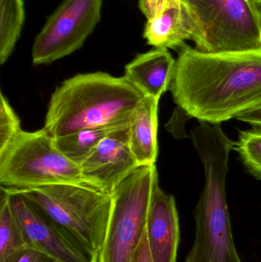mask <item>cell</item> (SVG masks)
Segmentation results:
<instances>
[{
    "mask_svg": "<svg viewBox=\"0 0 261 262\" xmlns=\"http://www.w3.org/2000/svg\"><path fill=\"white\" fill-rule=\"evenodd\" d=\"M170 91L178 109L221 124L261 107V50L204 53L179 50Z\"/></svg>",
    "mask_w": 261,
    "mask_h": 262,
    "instance_id": "cell-1",
    "label": "cell"
},
{
    "mask_svg": "<svg viewBox=\"0 0 261 262\" xmlns=\"http://www.w3.org/2000/svg\"><path fill=\"white\" fill-rule=\"evenodd\" d=\"M191 135L203 164L205 185L196 209V238L185 262H242L233 240L225 190L235 142L219 124H201Z\"/></svg>",
    "mask_w": 261,
    "mask_h": 262,
    "instance_id": "cell-2",
    "label": "cell"
},
{
    "mask_svg": "<svg viewBox=\"0 0 261 262\" xmlns=\"http://www.w3.org/2000/svg\"><path fill=\"white\" fill-rule=\"evenodd\" d=\"M143 98L124 76L79 74L52 94L43 128L56 139L84 129L129 124Z\"/></svg>",
    "mask_w": 261,
    "mask_h": 262,
    "instance_id": "cell-3",
    "label": "cell"
},
{
    "mask_svg": "<svg viewBox=\"0 0 261 262\" xmlns=\"http://www.w3.org/2000/svg\"><path fill=\"white\" fill-rule=\"evenodd\" d=\"M5 188L21 194L39 208L72 235L97 262L108 224L112 195L97 188L72 183L32 189Z\"/></svg>",
    "mask_w": 261,
    "mask_h": 262,
    "instance_id": "cell-4",
    "label": "cell"
},
{
    "mask_svg": "<svg viewBox=\"0 0 261 262\" xmlns=\"http://www.w3.org/2000/svg\"><path fill=\"white\" fill-rule=\"evenodd\" d=\"M0 183L16 189L64 183L97 188L83 176L80 166L58 149L44 128L21 131L0 152Z\"/></svg>",
    "mask_w": 261,
    "mask_h": 262,
    "instance_id": "cell-5",
    "label": "cell"
},
{
    "mask_svg": "<svg viewBox=\"0 0 261 262\" xmlns=\"http://www.w3.org/2000/svg\"><path fill=\"white\" fill-rule=\"evenodd\" d=\"M156 165L140 166L112 193L107 230L97 262H133L145 235Z\"/></svg>",
    "mask_w": 261,
    "mask_h": 262,
    "instance_id": "cell-6",
    "label": "cell"
},
{
    "mask_svg": "<svg viewBox=\"0 0 261 262\" xmlns=\"http://www.w3.org/2000/svg\"><path fill=\"white\" fill-rule=\"evenodd\" d=\"M202 32L204 53L261 50V18L252 0H183Z\"/></svg>",
    "mask_w": 261,
    "mask_h": 262,
    "instance_id": "cell-7",
    "label": "cell"
},
{
    "mask_svg": "<svg viewBox=\"0 0 261 262\" xmlns=\"http://www.w3.org/2000/svg\"><path fill=\"white\" fill-rule=\"evenodd\" d=\"M103 0H63L34 40L32 62L50 64L79 50L101 20Z\"/></svg>",
    "mask_w": 261,
    "mask_h": 262,
    "instance_id": "cell-8",
    "label": "cell"
},
{
    "mask_svg": "<svg viewBox=\"0 0 261 262\" xmlns=\"http://www.w3.org/2000/svg\"><path fill=\"white\" fill-rule=\"evenodd\" d=\"M3 188L10 195L12 209L29 248L61 262H96L72 235L32 202Z\"/></svg>",
    "mask_w": 261,
    "mask_h": 262,
    "instance_id": "cell-9",
    "label": "cell"
},
{
    "mask_svg": "<svg viewBox=\"0 0 261 262\" xmlns=\"http://www.w3.org/2000/svg\"><path fill=\"white\" fill-rule=\"evenodd\" d=\"M139 166L129 145L128 127L104 139L80 165L83 176L110 195Z\"/></svg>",
    "mask_w": 261,
    "mask_h": 262,
    "instance_id": "cell-10",
    "label": "cell"
},
{
    "mask_svg": "<svg viewBox=\"0 0 261 262\" xmlns=\"http://www.w3.org/2000/svg\"><path fill=\"white\" fill-rule=\"evenodd\" d=\"M146 232L153 262H176L179 215L174 196L162 190L159 177L153 186Z\"/></svg>",
    "mask_w": 261,
    "mask_h": 262,
    "instance_id": "cell-11",
    "label": "cell"
},
{
    "mask_svg": "<svg viewBox=\"0 0 261 262\" xmlns=\"http://www.w3.org/2000/svg\"><path fill=\"white\" fill-rule=\"evenodd\" d=\"M147 44L156 49L180 50L191 40L199 47L202 32L183 0H167L160 13L147 19L144 31Z\"/></svg>",
    "mask_w": 261,
    "mask_h": 262,
    "instance_id": "cell-12",
    "label": "cell"
},
{
    "mask_svg": "<svg viewBox=\"0 0 261 262\" xmlns=\"http://www.w3.org/2000/svg\"><path fill=\"white\" fill-rule=\"evenodd\" d=\"M176 59L168 49H154L139 54L125 66L124 77L144 95L159 101L170 90Z\"/></svg>",
    "mask_w": 261,
    "mask_h": 262,
    "instance_id": "cell-13",
    "label": "cell"
},
{
    "mask_svg": "<svg viewBox=\"0 0 261 262\" xmlns=\"http://www.w3.org/2000/svg\"><path fill=\"white\" fill-rule=\"evenodd\" d=\"M159 102L151 97H144L130 116L129 145L139 166L155 165L157 159Z\"/></svg>",
    "mask_w": 261,
    "mask_h": 262,
    "instance_id": "cell-14",
    "label": "cell"
},
{
    "mask_svg": "<svg viewBox=\"0 0 261 262\" xmlns=\"http://www.w3.org/2000/svg\"><path fill=\"white\" fill-rule=\"evenodd\" d=\"M27 249L29 246L12 209L10 195L1 186L0 262H16Z\"/></svg>",
    "mask_w": 261,
    "mask_h": 262,
    "instance_id": "cell-15",
    "label": "cell"
},
{
    "mask_svg": "<svg viewBox=\"0 0 261 262\" xmlns=\"http://www.w3.org/2000/svg\"><path fill=\"white\" fill-rule=\"evenodd\" d=\"M128 126L125 124L84 129L55 139V144L69 160L80 166L104 139Z\"/></svg>",
    "mask_w": 261,
    "mask_h": 262,
    "instance_id": "cell-16",
    "label": "cell"
},
{
    "mask_svg": "<svg viewBox=\"0 0 261 262\" xmlns=\"http://www.w3.org/2000/svg\"><path fill=\"white\" fill-rule=\"evenodd\" d=\"M26 20L24 0H0V64L9 59Z\"/></svg>",
    "mask_w": 261,
    "mask_h": 262,
    "instance_id": "cell-17",
    "label": "cell"
},
{
    "mask_svg": "<svg viewBox=\"0 0 261 262\" xmlns=\"http://www.w3.org/2000/svg\"><path fill=\"white\" fill-rule=\"evenodd\" d=\"M234 149L250 173L261 180V127L242 131Z\"/></svg>",
    "mask_w": 261,
    "mask_h": 262,
    "instance_id": "cell-18",
    "label": "cell"
},
{
    "mask_svg": "<svg viewBox=\"0 0 261 262\" xmlns=\"http://www.w3.org/2000/svg\"><path fill=\"white\" fill-rule=\"evenodd\" d=\"M21 131L19 118L2 92L0 95V152L6 149Z\"/></svg>",
    "mask_w": 261,
    "mask_h": 262,
    "instance_id": "cell-19",
    "label": "cell"
},
{
    "mask_svg": "<svg viewBox=\"0 0 261 262\" xmlns=\"http://www.w3.org/2000/svg\"><path fill=\"white\" fill-rule=\"evenodd\" d=\"M167 3V0H139V8L149 19L160 13Z\"/></svg>",
    "mask_w": 261,
    "mask_h": 262,
    "instance_id": "cell-20",
    "label": "cell"
},
{
    "mask_svg": "<svg viewBox=\"0 0 261 262\" xmlns=\"http://www.w3.org/2000/svg\"><path fill=\"white\" fill-rule=\"evenodd\" d=\"M16 262H61L37 249H26L20 255Z\"/></svg>",
    "mask_w": 261,
    "mask_h": 262,
    "instance_id": "cell-21",
    "label": "cell"
},
{
    "mask_svg": "<svg viewBox=\"0 0 261 262\" xmlns=\"http://www.w3.org/2000/svg\"><path fill=\"white\" fill-rule=\"evenodd\" d=\"M133 262H153L151 254L149 248L148 240H147V232H145L144 238L138 248L137 252L135 255Z\"/></svg>",
    "mask_w": 261,
    "mask_h": 262,
    "instance_id": "cell-22",
    "label": "cell"
},
{
    "mask_svg": "<svg viewBox=\"0 0 261 262\" xmlns=\"http://www.w3.org/2000/svg\"><path fill=\"white\" fill-rule=\"evenodd\" d=\"M236 119L248 123L254 127H261V107L246 112L238 117Z\"/></svg>",
    "mask_w": 261,
    "mask_h": 262,
    "instance_id": "cell-23",
    "label": "cell"
},
{
    "mask_svg": "<svg viewBox=\"0 0 261 262\" xmlns=\"http://www.w3.org/2000/svg\"><path fill=\"white\" fill-rule=\"evenodd\" d=\"M252 1L261 18V0H252Z\"/></svg>",
    "mask_w": 261,
    "mask_h": 262,
    "instance_id": "cell-24",
    "label": "cell"
}]
</instances>
